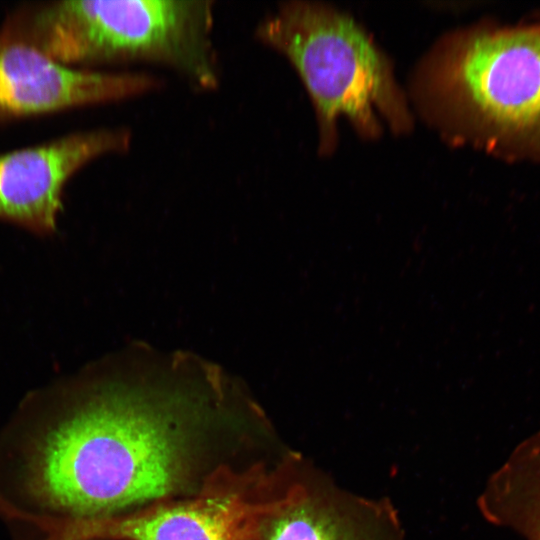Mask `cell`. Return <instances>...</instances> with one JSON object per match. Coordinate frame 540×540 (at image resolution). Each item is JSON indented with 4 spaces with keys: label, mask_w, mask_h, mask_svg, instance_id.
I'll return each mask as SVG.
<instances>
[{
    "label": "cell",
    "mask_w": 540,
    "mask_h": 540,
    "mask_svg": "<svg viewBox=\"0 0 540 540\" xmlns=\"http://www.w3.org/2000/svg\"><path fill=\"white\" fill-rule=\"evenodd\" d=\"M9 443L0 513L49 540L187 497L226 467L223 435L243 432L242 386L188 353L134 348L109 375Z\"/></svg>",
    "instance_id": "1"
},
{
    "label": "cell",
    "mask_w": 540,
    "mask_h": 540,
    "mask_svg": "<svg viewBox=\"0 0 540 540\" xmlns=\"http://www.w3.org/2000/svg\"><path fill=\"white\" fill-rule=\"evenodd\" d=\"M415 95L455 142L540 162V20L449 33L421 63Z\"/></svg>",
    "instance_id": "2"
},
{
    "label": "cell",
    "mask_w": 540,
    "mask_h": 540,
    "mask_svg": "<svg viewBox=\"0 0 540 540\" xmlns=\"http://www.w3.org/2000/svg\"><path fill=\"white\" fill-rule=\"evenodd\" d=\"M213 2L68 0L26 3L0 27V40L24 43L69 67L144 61L165 64L200 88H215Z\"/></svg>",
    "instance_id": "3"
},
{
    "label": "cell",
    "mask_w": 540,
    "mask_h": 540,
    "mask_svg": "<svg viewBox=\"0 0 540 540\" xmlns=\"http://www.w3.org/2000/svg\"><path fill=\"white\" fill-rule=\"evenodd\" d=\"M256 36L295 67L315 107L320 152L337 142L345 116L366 137L381 131L380 117L396 132L411 116L390 62L350 15L314 2L280 5L258 25Z\"/></svg>",
    "instance_id": "4"
},
{
    "label": "cell",
    "mask_w": 540,
    "mask_h": 540,
    "mask_svg": "<svg viewBox=\"0 0 540 540\" xmlns=\"http://www.w3.org/2000/svg\"><path fill=\"white\" fill-rule=\"evenodd\" d=\"M278 466L227 467L193 495L76 528L60 540H246L272 499Z\"/></svg>",
    "instance_id": "5"
},
{
    "label": "cell",
    "mask_w": 540,
    "mask_h": 540,
    "mask_svg": "<svg viewBox=\"0 0 540 540\" xmlns=\"http://www.w3.org/2000/svg\"><path fill=\"white\" fill-rule=\"evenodd\" d=\"M246 540H407L386 499L338 487L296 455L288 456L268 507Z\"/></svg>",
    "instance_id": "6"
},
{
    "label": "cell",
    "mask_w": 540,
    "mask_h": 540,
    "mask_svg": "<svg viewBox=\"0 0 540 540\" xmlns=\"http://www.w3.org/2000/svg\"><path fill=\"white\" fill-rule=\"evenodd\" d=\"M130 141L127 129L101 128L0 153V219L53 232L69 179L95 158L126 151Z\"/></svg>",
    "instance_id": "7"
},
{
    "label": "cell",
    "mask_w": 540,
    "mask_h": 540,
    "mask_svg": "<svg viewBox=\"0 0 540 540\" xmlns=\"http://www.w3.org/2000/svg\"><path fill=\"white\" fill-rule=\"evenodd\" d=\"M159 85L149 74L73 68L24 43L0 40V122L122 100Z\"/></svg>",
    "instance_id": "8"
},
{
    "label": "cell",
    "mask_w": 540,
    "mask_h": 540,
    "mask_svg": "<svg viewBox=\"0 0 540 540\" xmlns=\"http://www.w3.org/2000/svg\"><path fill=\"white\" fill-rule=\"evenodd\" d=\"M485 519L522 540H540V431L519 442L478 501Z\"/></svg>",
    "instance_id": "9"
},
{
    "label": "cell",
    "mask_w": 540,
    "mask_h": 540,
    "mask_svg": "<svg viewBox=\"0 0 540 540\" xmlns=\"http://www.w3.org/2000/svg\"><path fill=\"white\" fill-rule=\"evenodd\" d=\"M538 18L540 19V16Z\"/></svg>",
    "instance_id": "10"
}]
</instances>
